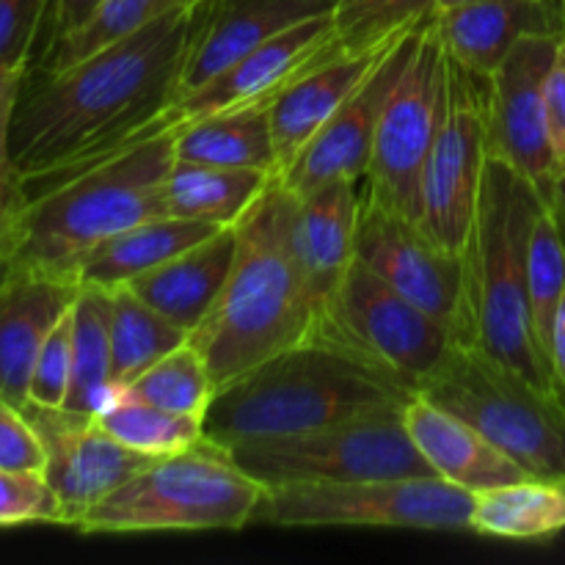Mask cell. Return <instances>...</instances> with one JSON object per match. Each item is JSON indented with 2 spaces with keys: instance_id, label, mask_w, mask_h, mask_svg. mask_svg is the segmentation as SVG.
Wrapping results in <instances>:
<instances>
[{
  "instance_id": "30bf717a",
  "label": "cell",
  "mask_w": 565,
  "mask_h": 565,
  "mask_svg": "<svg viewBox=\"0 0 565 565\" xmlns=\"http://www.w3.org/2000/svg\"><path fill=\"white\" fill-rule=\"evenodd\" d=\"M263 486L436 475L403 425V412L221 447Z\"/></svg>"
},
{
  "instance_id": "44dd1931",
  "label": "cell",
  "mask_w": 565,
  "mask_h": 565,
  "mask_svg": "<svg viewBox=\"0 0 565 565\" xmlns=\"http://www.w3.org/2000/svg\"><path fill=\"white\" fill-rule=\"evenodd\" d=\"M359 210H362L359 180H331L298 196L292 241L318 315L331 301L353 263Z\"/></svg>"
},
{
  "instance_id": "5bb4252c",
  "label": "cell",
  "mask_w": 565,
  "mask_h": 565,
  "mask_svg": "<svg viewBox=\"0 0 565 565\" xmlns=\"http://www.w3.org/2000/svg\"><path fill=\"white\" fill-rule=\"evenodd\" d=\"M561 36L563 33H533L519 39L491 75L489 97V154L527 177L550 207L557 163L546 121V81Z\"/></svg>"
},
{
  "instance_id": "7bdbcfd3",
  "label": "cell",
  "mask_w": 565,
  "mask_h": 565,
  "mask_svg": "<svg viewBox=\"0 0 565 565\" xmlns=\"http://www.w3.org/2000/svg\"><path fill=\"white\" fill-rule=\"evenodd\" d=\"M28 72L20 70H3L0 66V160L11 163L9 160V132H11V119H14L17 99H20L22 83H25Z\"/></svg>"
},
{
  "instance_id": "484cf974",
  "label": "cell",
  "mask_w": 565,
  "mask_h": 565,
  "mask_svg": "<svg viewBox=\"0 0 565 565\" xmlns=\"http://www.w3.org/2000/svg\"><path fill=\"white\" fill-rule=\"evenodd\" d=\"M276 174L263 169H232L196 160H177L160 188L163 215L235 226L257 204Z\"/></svg>"
},
{
  "instance_id": "7402d4cb",
  "label": "cell",
  "mask_w": 565,
  "mask_h": 565,
  "mask_svg": "<svg viewBox=\"0 0 565 565\" xmlns=\"http://www.w3.org/2000/svg\"><path fill=\"white\" fill-rule=\"evenodd\" d=\"M403 425L430 469L458 489L480 494L535 478L480 430L425 397L414 395L408 401V406L403 408Z\"/></svg>"
},
{
  "instance_id": "9c48e42d",
  "label": "cell",
  "mask_w": 565,
  "mask_h": 565,
  "mask_svg": "<svg viewBox=\"0 0 565 565\" xmlns=\"http://www.w3.org/2000/svg\"><path fill=\"white\" fill-rule=\"evenodd\" d=\"M309 340L340 348L417 392L456 345L458 334L353 259L331 301L320 309Z\"/></svg>"
},
{
  "instance_id": "681fc988",
  "label": "cell",
  "mask_w": 565,
  "mask_h": 565,
  "mask_svg": "<svg viewBox=\"0 0 565 565\" xmlns=\"http://www.w3.org/2000/svg\"><path fill=\"white\" fill-rule=\"evenodd\" d=\"M557 218H561V215H557ZM561 224H563V232H565V221H561Z\"/></svg>"
},
{
  "instance_id": "83f0119b",
  "label": "cell",
  "mask_w": 565,
  "mask_h": 565,
  "mask_svg": "<svg viewBox=\"0 0 565 565\" xmlns=\"http://www.w3.org/2000/svg\"><path fill=\"white\" fill-rule=\"evenodd\" d=\"M565 530V475L524 478L475 494L472 533L505 541H546Z\"/></svg>"
},
{
  "instance_id": "bcb514c9",
  "label": "cell",
  "mask_w": 565,
  "mask_h": 565,
  "mask_svg": "<svg viewBox=\"0 0 565 565\" xmlns=\"http://www.w3.org/2000/svg\"><path fill=\"white\" fill-rule=\"evenodd\" d=\"M469 3H478V0H436V11H450V9H458V6H469Z\"/></svg>"
},
{
  "instance_id": "52a82bcc",
  "label": "cell",
  "mask_w": 565,
  "mask_h": 565,
  "mask_svg": "<svg viewBox=\"0 0 565 565\" xmlns=\"http://www.w3.org/2000/svg\"><path fill=\"white\" fill-rule=\"evenodd\" d=\"M414 395L494 441L535 478L565 475V390H544L478 342L450 348Z\"/></svg>"
},
{
  "instance_id": "ac0fdd59",
  "label": "cell",
  "mask_w": 565,
  "mask_h": 565,
  "mask_svg": "<svg viewBox=\"0 0 565 565\" xmlns=\"http://www.w3.org/2000/svg\"><path fill=\"white\" fill-rule=\"evenodd\" d=\"M337 0H193L180 97L191 94L276 33L334 11Z\"/></svg>"
},
{
  "instance_id": "f35d334b",
  "label": "cell",
  "mask_w": 565,
  "mask_h": 565,
  "mask_svg": "<svg viewBox=\"0 0 565 565\" xmlns=\"http://www.w3.org/2000/svg\"><path fill=\"white\" fill-rule=\"evenodd\" d=\"M44 463H47L44 445L28 414L0 397V467L44 475Z\"/></svg>"
},
{
  "instance_id": "74e56055",
  "label": "cell",
  "mask_w": 565,
  "mask_h": 565,
  "mask_svg": "<svg viewBox=\"0 0 565 565\" xmlns=\"http://www.w3.org/2000/svg\"><path fill=\"white\" fill-rule=\"evenodd\" d=\"M72 384V307L47 340L39 348L36 364L31 373V386H28V403L47 408H64L66 395Z\"/></svg>"
},
{
  "instance_id": "ffe728a7",
  "label": "cell",
  "mask_w": 565,
  "mask_h": 565,
  "mask_svg": "<svg viewBox=\"0 0 565 565\" xmlns=\"http://www.w3.org/2000/svg\"><path fill=\"white\" fill-rule=\"evenodd\" d=\"M412 31V28H408ZM406 31V33H408ZM401 33V36H406ZM381 44L373 50H359V53H345L337 50L320 64L309 66L303 75L287 83L274 99H270V130H274L276 160H279V174L292 166V160L301 154L315 138V132L331 119L337 108L367 81L370 72L381 64L392 44Z\"/></svg>"
},
{
  "instance_id": "603a6c76",
  "label": "cell",
  "mask_w": 565,
  "mask_h": 565,
  "mask_svg": "<svg viewBox=\"0 0 565 565\" xmlns=\"http://www.w3.org/2000/svg\"><path fill=\"white\" fill-rule=\"evenodd\" d=\"M434 28L450 58L491 77L519 39L563 33V9L561 0H478L436 11Z\"/></svg>"
},
{
  "instance_id": "6da1fadb",
  "label": "cell",
  "mask_w": 565,
  "mask_h": 565,
  "mask_svg": "<svg viewBox=\"0 0 565 565\" xmlns=\"http://www.w3.org/2000/svg\"><path fill=\"white\" fill-rule=\"evenodd\" d=\"M193 28V0L132 36L58 72L28 70L9 132L17 177L88 163L149 130L174 125Z\"/></svg>"
},
{
  "instance_id": "60d3db41",
  "label": "cell",
  "mask_w": 565,
  "mask_h": 565,
  "mask_svg": "<svg viewBox=\"0 0 565 565\" xmlns=\"http://www.w3.org/2000/svg\"><path fill=\"white\" fill-rule=\"evenodd\" d=\"M22 204V185L14 166L0 160V259L11 263L17 237V213Z\"/></svg>"
},
{
  "instance_id": "2e32d148",
  "label": "cell",
  "mask_w": 565,
  "mask_h": 565,
  "mask_svg": "<svg viewBox=\"0 0 565 565\" xmlns=\"http://www.w3.org/2000/svg\"><path fill=\"white\" fill-rule=\"evenodd\" d=\"M423 25L425 20L392 44L390 53L367 75V81L315 132L312 141L292 160L290 169L281 171V180L296 196H303L331 180H364L379 119L414 44H417Z\"/></svg>"
},
{
  "instance_id": "8d00e7d4",
  "label": "cell",
  "mask_w": 565,
  "mask_h": 565,
  "mask_svg": "<svg viewBox=\"0 0 565 565\" xmlns=\"http://www.w3.org/2000/svg\"><path fill=\"white\" fill-rule=\"evenodd\" d=\"M61 524V502L44 475L0 467V527Z\"/></svg>"
},
{
  "instance_id": "9a60e30c",
  "label": "cell",
  "mask_w": 565,
  "mask_h": 565,
  "mask_svg": "<svg viewBox=\"0 0 565 565\" xmlns=\"http://www.w3.org/2000/svg\"><path fill=\"white\" fill-rule=\"evenodd\" d=\"M22 412L44 445V480L58 497L64 527H75L88 508L154 461V456H143L116 441L99 425L97 414L36 403H25Z\"/></svg>"
},
{
  "instance_id": "4316f807",
  "label": "cell",
  "mask_w": 565,
  "mask_h": 565,
  "mask_svg": "<svg viewBox=\"0 0 565 565\" xmlns=\"http://www.w3.org/2000/svg\"><path fill=\"white\" fill-rule=\"evenodd\" d=\"M174 158L279 174L274 130H270V99L235 105V108L218 110L202 119L180 121Z\"/></svg>"
},
{
  "instance_id": "4fadbf2b",
  "label": "cell",
  "mask_w": 565,
  "mask_h": 565,
  "mask_svg": "<svg viewBox=\"0 0 565 565\" xmlns=\"http://www.w3.org/2000/svg\"><path fill=\"white\" fill-rule=\"evenodd\" d=\"M353 259L401 296L452 326L458 340L467 334V257L439 246L423 224L362 193Z\"/></svg>"
},
{
  "instance_id": "d4e9b609",
  "label": "cell",
  "mask_w": 565,
  "mask_h": 565,
  "mask_svg": "<svg viewBox=\"0 0 565 565\" xmlns=\"http://www.w3.org/2000/svg\"><path fill=\"white\" fill-rule=\"evenodd\" d=\"M221 226L202 224V221L174 218V215H154L136 226L105 237L97 246L88 248L72 268V281L77 287H99L116 290L132 281L136 276L158 268L160 263L174 254L196 246L204 237L218 232Z\"/></svg>"
},
{
  "instance_id": "b9f144b4",
  "label": "cell",
  "mask_w": 565,
  "mask_h": 565,
  "mask_svg": "<svg viewBox=\"0 0 565 565\" xmlns=\"http://www.w3.org/2000/svg\"><path fill=\"white\" fill-rule=\"evenodd\" d=\"M97 6L99 0H53V9H50L47 31H44V44L39 58H42V55L47 53L58 39L70 36L72 31H77V28L92 17V11L97 9Z\"/></svg>"
},
{
  "instance_id": "ba28073f",
  "label": "cell",
  "mask_w": 565,
  "mask_h": 565,
  "mask_svg": "<svg viewBox=\"0 0 565 565\" xmlns=\"http://www.w3.org/2000/svg\"><path fill=\"white\" fill-rule=\"evenodd\" d=\"M475 494L430 478L265 486L254 522L274 527H395L472 533Z\"/></svg>"
},
{
  "instance_id": "3957f363",
  "label": "cell",
  "mask_w": 565,
  "mask_h": 565,
  "mask_svg": "<svg viewBox=\"0 0 565 565\" xmlns=\"http://www.w3.org/2000/svg\"><path fill=\"white\" fill-rule=\"evenodd\" d=\"M174 141L177 125H166L88 163L20 180L11 265L72 281V268L88 248L163 215L160 188L174 163Z\"/></svg>"
},
{
  "instance_id": "7c38bea8",
  "label": "cell",
  "mask_w": 565,
  "mask_h": 565,
  "mask_svg": "<svg viewBox=\"0 0 565 565\" xmlns=\"http://www.w3.org/2000/svg\"><path fill=\"white\" fill-rule=\"evenodd\" d=\"M445 75V44L428 17L386 99L362 180L364 196L414 221L423 215V174L439 127Z\"/></svg>"
},
{
  "instance_id": "8fae6325",
  "label": "cell",
  "mask_w": 565,
  "mask_h": 565,
  "mask_svg": "<svg viewBox=\"0 0 565 565\" xmlns=\"http://www.w3.org/2000/svg\"><path fill=\"white\" fill-rule=\"evenodd\" d=\"M491 77L447 55L439 127L423 174L419 224L439 246L467 254L489 158Z\"/></svg>"
},
{
  "instance_id": "ab89813d",
  "label": "cell",
  "mask_w": 565,
  "mask_h": 565,
  "mask_svg": "<svg viewBox=\"0 0 565 565\" xmlns=\"http://www.w3.org/2000/svg\"><path fill=\"white\" fill-rule=\"evenodd\" d=\"M546 121H550V141L555 152L557 177L565 171V33L557 44L555 64L546 81Z\"/></svg>"
},
{
  "instance_id": "f1b7e54d",
  "label": "cell",
  "mask_w": 565,
  "mask_h": 565,
  "mask_svg": "<svg viewBox=\"0 0 565 565\" xmlns=\"http://www.w3.org/2000/svg\"><path fill=\"white\" fill-rule=\"evenodd\" d=\"M114 386L110 292L99 287H81L72 303V384L64 408L97 414Z\"/></svg>"
},
{
  "instance_id": "ee69618b",
  "label": "cell",
  "mask_w": 565,
  "mask_h": 565,
  "mask_svg": "<svg viewBox=\"0 0 565 565\" xmlns=\"http://www.w3.org/2000/svg\"><path fill=\"white\" fill-rule=\"evenodd\" d=\"M550 359H552V370H555L557 381H561V386L565 390V292L561 298V307H557L555 326H552Z\"/></svg>"
},
{
  "instance_id": "c3c4849f",
  "label": "cell",
  "mask_w": 565,
  "mask_h": 565,
  "mask_svg": "<svg viewBox=\"0 0 565 565\" xmlns=\"http://www.w3.org/2000/svg\"><path fill=\"white\" fill-rule=\"evenodd\" d=\"M561 9H563V33H565V0H561Z\"/></svg>"
},
{
  "instance_id": "836d02e7",
  "label": "cell",
  "mask_w": 565,
  "mask_h": 565,
  "mask_svg": "<svg viewBox=\"0 0 565 565\" xmlns=\"http://www.w3.org/2000/svg\"><path fill=\"white\" fill-rule=\"evenodd\" d=\"M527 292L535 334H539L541 348L550 359L552 326H555L557 307H561L565 292V232L555 207H550V204L541 207L533 224V235H530Z\"/></svg>"
},
{
  "instance_id": "8992f818",
  "label": "cell",
  "mask_w": 565,
  "mask_h": 565,
  "mask_svg": "<svg viewBox=\"0 0 565 565\" xmlns=\"http://www.w3.org/2000/svg\"><path fill=\"white\" fill-rule=\"evenodd\" d=\"M263 489L221 447L202 439L154 458L88 508L75 530L88 535L243 530L254 522Z\"/></svg>"
},
{
  "instance_id": "cb8c5ba5",
  "label": "cell",
  "mask_w": 565,
  "mask_h": 565,
  "mask_svg": "<svg viewBox=\"0 0 565 565\" xmlns=\"http://www.w3.org/2000/svg\"><path fill=\"white\" fill-rule=\"evenodd\" d=\"M237 252V226H221L196 246L127 281L141 301L191 334L218 301Z\"/></svg>"
},
{
  "instance_id": "5b68a950",
  "label": "cell",
  "mask_w": 565,
  "mask_h": 565,
  "mask_svg": "<svg viewBox=\"0 0 565 565\" xmlns=\"http://www.w3.org/2000/svg\"><path fill=\"white\" fill-rule=\"evenodd\" d=\"M544 196L511 163L489 154L467 246V334L461 342L511 364L533 384L561 390L530 312L527 263Z\"/></svg>"
},
{
  "instance_id": "f6af8a7d",
  "label": "cell",
  "mask_w": 565,
  "mask_h": 565,
  "mask_svg": "<svg viewBox=\"0 0 565 565\" xmlns=\"http://www.w3.org/2000/svg\"><path fill=\"white\" fill-rule=\"evenodd\" d=\"M552 207H555V213L561 215V221H565V171L557 177L555 196H552Z\"/></svg>"
},
{
  "instance_id": "d6a6232c",
  "label": "cell",
  "mask_w": 565,
  "mask_h": 565,
  "mask_svg": "<svg viewBox=\"0 0 565 565\" xmlns=\"http://www.w3.org/2000/svg\"><path fill=\"white\" fill-rule=\"evenodd\" d=\"M121 390L138 401L166 408V412L188 414V417L199 419H204L215 397V384L207 362L191 342L166 353L163 359H158L152 367L143 370L138 379H132Z\"/></svg>"
},
{
  "instance_id": "7dc6e473",
  "label": "cell",
  "mask_w": 565,
  "mask_h": 565,
  "mask_svg": "<svg viewBox=\"0 0 565 565\" xmlns=\"http://www.w3.org/2000/svg\"><path fill=\"white\" fill-rule=\"evenodd\" d=\"M11 270V263H6V259H0V279H3L6 274H9Z\"/></svg>"
},
{
  "instance_id": "e575fe53",
  "label": "cell",
  "mask_w": 565,
  "mask_h": 565,
  "mask_svg": "<svg viewBox=\"0 0 565 565\" xmlns=\"http://www.w3.org/2000/svg\"><path fill=\"white\" fill-rule=\"evenodd\" d=\"M436 14V0H337L334 33L345 53L373 50Z\"/></svg>"
},
{
  "instance_id": "d590c367",
  "label": "cell",
  "mask_w": 565,
  "mask_h": 565,
  "mask_svg": "<svg viewBox=\"0 0 565 565\" xmlns=\"http://www.w3.org/2000/svg\"><path fill=\"white\" fill-rule=\"evenodd\" d=\"M53 0H0V66L28 72L36 64Z\"/></svg>"
},
{
  "instance_id": "f546056e",
  "label": "cell",
  "mask_w": 565,
  "mask_h": 565,
  "mask_svg": "<svg viewBox=\"0 0 565 565\" xmlns=\"http://www.w3.org/2000/svg\"><path fill=\"white\" fill-rule=\"evenodd\" d=\"M110 292V362L114 384L125 386L152 367L158 359L185 345L188 331L149 307L130 287H116Z\"/></svg>"
},
{
  "instance_id": "4dcf8cb0",
  "label": "cell",
  "mask_w": 565,
  "mask_h": 565,
  "mask_svg": "<svg viewBox=\"0 0 565 565\" xmlns=\"http://www.w3.org/2000/svg\"><path fill=\"white\" fill-rule=\"evenodd\" d=\"M99 425L130 450L143 456H171L188 450L204 439V419L143 403L127 395L119 384L110 390L108 401L97 412Z\"/></svg>"
},
{
  "instance_id": "d6986e66",
  "label": "cell",
  "mask_w": 565,
  "mask_h": 565,
  "mask_svg": "<svg viewBox=\"0 0 565 565\" xmlns=\"http://www.w3.org/2000/svg\"><path fill=\"white\" fill-rule=\"evenodd\" d=\"M77 292L81 287L64 276L17 265L0 279V397L25 406L39 348Z\"/></svg>"
},
{
  "instance_id": "7a4b0ae2",
  "label": "cell",
  "mask_w": 565,
  "mask_h": 565,
  "mask_svg": "<svg viewBox=\"0 0 565 565\" xmlns=\"http://www.w3.org/2000/svg\"><path fill=\"white\" fill-rule=\"evenodd\" d=\"M298 196L281 174L237 221L230 279L188 342L207 362L215 392L312 337L318 307L296 257Z\"/></svg>"
},
{
  "instance_id": "277c9868",
  "label": "cell",
  "mask_w": 565,
  "mask_h": 565,
  "mask_svg": "<svg viewBox=\"0 0 565 565\" xmlns=\"http://www.w3.org/2000/svg\"><path fill=\"white\" fill-rule=\"evenodd\" d=\"M412 397V390L340 348L307 340L215 392L204 414V439L226 447L257 436L301 434L403 412Z\"/></svg>"
},
{
  "instance_id": "1f68e13d",
  "label": "cell",
  "mask_w": 565,
  "mask_h": 565,
  "mask_svg": "<svg viewBox=\"0 0 565 565\" xmlns=\"http://www.w3.org/2000/svg\"><path fill=\"white\" fill-rule=\"evenodd\" d=\"M180 3H185V0H99V6L92 11V17H88L77 31H72L70 36L58 39L31 70H66V66L77 64V61L97 53V50L110 47V44L132 36V33L147 28L149 22L163 17L166 11L177 9Z\"/></svg>"
},
{
  "instance_id": "e0dca14e",
  "label": "cell",
  "mask_w": 565,
  "mask_h": 565,
  "mask_svg": "<svg viewBox=\"0 0 565 565\" xmlns=\"http://www.w3.org/2000/svg\"><path fill=\"white\" fill-rule=\"evenodd\" d=\"M337 50L342 47L337 42L331 11L298 22L221 70L191 94L177 99L169 108V119L180 125V121L202 119V116L235 108V105L274 99L287 83L303 75L309 66L334 55Z\"/></svg>"
}]
</instances>
